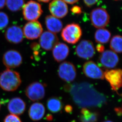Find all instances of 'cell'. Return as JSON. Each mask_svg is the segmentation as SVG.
<instances>
[{
  "mask_svg": "<svg viewBox=\"0 0 122 122\" xmlns=\"http://www.w3.org/2000/svg\"><path fill=\"white\" fill-rule=\"evenodd\" d=\"M39 2H50V1H51V0H37Z\"/></svg>",
  "mask_w": 122,
  "mask_h": 122,
  "instance_id": "cell-37",
  "label": "cell"
},
{
  "mask_svg": "<svg viewBox=\"0 0 122 122\" xmlns=\"http://www.w3.org/2000/svg\"><path fill=\"white\" fill-rule=\"evenodd\" d=\"M96 49H97V51L100 53L104 52L105 50V47L102 44H98L96 46Z\"/></svg>",
  "mask_w": 122,
  "mask_h": 122,
  "instance_id": "cell-31",
  "label": "cell"
},
{
  "mask_svg": "<svg viewBox=\"0 0 122 122\" xmlns=\"http://www.w3.org/2000/svg\"><path fill=\"white\" fill-rule=\"evenodd\" d=\"M114 111L115 113L119 116H121L122 115V109L121 107H115L114 109Z\"/></svg>",
  "mask_w": 122,
  "mask_h": 122,
  "instance_id": "cell-33",
  "label": "cell"
},
{
  "mask_svg": "<svg viewBox=\"0 0 122 122\" xmlns=\"http://www.w3.org/2000/svg\"><path fill=\"white\" fill-rule=\"evenodd\" d=\"M2 62L6 67L9 68H17L21 65L23 58L18 51L10 50L6 51L2 57Z\"/></svg>",
  "mask_w": 122,
  "mask_h": 122,
  "instance_id": "cell-11",
  "label": "cell"
},
{
  "mask_svg": "<svg viewBox=\"0 0 122 122\" xmlns=\"http://www.w3.org/2000/svg\"><path fill=\"white\" fill-rule=\"evenodd\" d=\"M90 20L94 27L97 29H101L108 25L110 20V16L105 9L98 8L91 11L90 14Z\"/></svg>",
  "mask_w": 122,
  "mask_h": 122,
  "instance_id": "cell-4",
  "label": "cell"
},
{
  "mask_svg": "<svg viewBox=\"0 0 122 122\" xmlns=\"http://www.w3.org/2000/svg\"><path fill=\"white\" fill-rule=\"evenodd\" d=\"M116 0V1H119V0Z\"/></svg>",
  "mask_w": 122,
  "mask_h": 122,
  "instance_id": "cell-40",
  "label": "cell"
},
{
  "mask_svg": "<svg viewBox=\"0 0 122 122\" xmlns=\"http://www.w3.org/2000/svg\"><path fill=\"white\" fill-rule=\"evenodd\" d=\"M69 48L66 44L58 43L53 49V56L57 62H61L66 59L69 53Z\"/></svg>",
  "mask_w": 122,
  "mask_h": 122,
  "instance_id": "cell-18",
  "label": "cell"
},
{
  "mask_svg": "<svg viewBox=\"0 0 122 122\" xmlns=\"http://www.w3.org/2000/svg\"><path fill=\"white\" fill-rule=\"evenodd\" d=\"M45 107L40 102H35L30 106L29 109V115L33 121H38L44 116L45 113Z\"/></svg>",
  "mask_w": 122,
  "mask_h": 122,
  "instance_id": "cell-19",
  "label": "cell"
},
{
  "mask_svg": "<svg viewBox=\"0 0 122 122\" xmlns=\"http://www.w3.org/2000/svg\"><path fill=\"white\" fill-rule=\"evenodd\" d=\"M122 76L121 69L107 70L104 72V78L108 82L112 90L117 92L122 87Z\"/></svg>",
  "mask_w": 122,
  "mask_h": 122,
  "instance_id": "cell-9",
  "label": "cell"
},
{
  "mask_svg": "<svg viewBox=\"0 0 122 122\" xmlns=\"http://www.w3.org/2000/svg\"><path fill=\"white\" fill-rule=\"evenodd\" d=\"M6 5V0H0V10L3 8Z\"/></svg>",
  "mask_w": 122,
  "mask_h": 122,
  "instance_id": "cell-35",
  "label": "cell"
},
{
  "mask_svg": "<svg viewBox=\"0 0 122 122\" xmlns=\"http://www.w3.org/2000/svg\"><path fill=\"white\" fill-rule=\"evenodd\" d=\"M122 38L117 35L113 36L111 40L110 47L112 51L116 53H121L122 51Z\"/></svg>",
  "mask_w": 122,
  "mask_h": 122,
  "instance_id": "cell-24",
  "label": "cell"
},
{
  "mask_svg": "<svg viewBox=\"0 0 122 122\" xmlns=\"http://www.w3.org/2000/svg\"><path fill=\"white\" fill-rule=\"evenodd\" d=\"M9 23V17L6 13L0 12V30L5 29Z\"/></svg>",
  "mask_w": 122,
  "mask_h": 122,
  "instance_id": "cell-26",
  "label": "cell"
},
{
  "mask_svg": "<svg viewBox=\"0 0 122 122\" xmlns=\"http://www.w3.org/2000/svg\"><path fill=\"white\" fill-rule=\"evenodd\" d=\"M65 109L66 112L68 113H70L72 112V107L71 105H67L65 107Z\"/></svg>",
  "mask_w": 122,
  "mask_h": 122,
  "instance_id": "cell-32",
  "label": "cell"
},
{
  "mask_svg": "<svg viewBox=\"0 0 122 122\" xmlns=\"http://www.w3.org/2000/svg\"><path fill=\"white\" fill-rule=\"evenodd\" d=\"M30 47L32 49V50L34 51H38V50H39L40 48V46L39 44H38L37 43L33 42L30 45Z\"/></svg>",
  "mask_w": 122,
  "mask_h": 122,
  "instance_id": "cell-30",
  "label": "cell"
},
{
  "mask_svg": "<svg viewBox=\"0 0 122 122\" xmlns=\"http://www.w3.org/2000/svg\"><path fill=\"white\" fill-rule=\"evenodd\" d=\"M49 9L52 15L57 18H62L67 15L68 7L62 0H53L50 3Z\"/></svg>",
  "mask_w": 122,
  "mask_h": 122,
  "instance_id": "cell-15",
  "label": "cell"
},
{
  "mask_svg": "<svg viewBox=\"0 0 122 122\" xmlns=\"http://www.w3.org/2000/svg\"><path fill=\"white\" fill-rule=\"evenodd\" d=\"M0 107H1V103H0Z\"/></svg>",
  "mask_w": 122,
  "mask_h": 122,
  "instance_id": "cell-39",
  "label": "cell"
},
{
  "mask_svg": "<svg viewBox=\"0 0 122 122\" xmlns=\"http://www.w3.org/2000/svg\"><path fill=\"white\" fill-rule=\"evenodd\" d=\"M77 56L84 59H89L95 54V49L92 41L89 40H83L76 48Z\"/></svg>",
  "mask_w": 122,
  "mask_h": 122,
  "instance_id": "cell-10",
  "label": "cell"
},
{
  "mask_svg": "<svg viewBox=\"0 0 122 122\" xmlns=\"http://www.w3.org/2000/svg\"><path fill=\"white\" fill-rule=\"evenodd\" d=\"M102 122H113V121H110V120H105L104 121H103Z\"/></svg>",
  "mask_w": 122,
  "mask_h": 122,
  "instance_id": "cell-38",
  "label": "cell"
},
{
  "mask_svg": "<svg viewBox=\"0 0 122 122\" xmlns=\"http://www.w3.org/2000/svg\"><path fill=\"white\" fill-rule=\"evenodd\" d=\"M8 109L11 114L20 115L23 114L26 108V103L20 97H14L10 100Z\"/></svg>",
  "mask_w": 122,
  "mask_h": 122,
  "instance_id": "cell-17",
  "label": "cell"
},
{
  "mask_svg": "<svg viewBox=\"0 0 122 122\" xmlns=\"http://www.w3.org/2000/svg\"><path fill=\"white\" fill-rule=\"evenodd\" d=\"M64 89L79 107H101L107 103L106 97L88 82L68 84L65 86Z\"/></svg>",
  "mask_w": 122,
  "mask_h": 122,
  "instance_id": "cell-1",
  "label": "cell"
},
{
  "mask_svg": "<svg viewBox=\"0 0 122 122\" xmlns=\"http://www.w3.org/2000/svg\"><path fill=\"white\" fill-rule=\"evenodd\" d=\"M58 73L61 80L68 83L74 81L77 76V71L75 66L68 61H65L60 64Z\"/></svg>",
  "mask_w": 122,
  "mask_h": 122,
  "instance_id": "cell-7",
  "label": "cell"
},
{
  "mask_svg": "<svg viewBox=\"0 0 122 122\" xmlns=\"http://www.w3.org/2000/svg\"><path fill=\"white\" fill-rule=\"evenodd\" d=\"M111 36V34L110 31L104 28L98 29L95 34V41L102 44L107 43L109 41Z\"/></svg>",
  "mask_w": 122,
  "mask_h": 122,
  "instance_id": "cell-23",
  "label": "cell"
},
{
  "mask_svg": "<svg viewBox=\"0 0 122 122\" xmlns=\"http://www.w3.org/2000/svg\"><path fill=\"white\" fill-rule=\"evenodd\" d=\"M59 43V38L55 34L50 31L42 32L40 36L39 45L43 50L51 51Z\"/></svg>",
  "mask_w": 122,
  "mask_h": 122,
  "instance_id": "cell-14",
  "label": "cell"
},
{
  "mask_svg": "<svg viewBox=\"0 0 122 122\" xmlns=\"http://www.w3.org/2000/svg\"><path fill=\"white\" fill-rule=\"evenodd\" d=\"M82 34L81 27L78 24L73 23L67 25L61 32L64 41L69 44H76L80 39Z\"/></svg>",
  "mask_w": 122,
  "mask_h": 122,
  "instance_id": "cell-3",
  "label": "cell"
},
{
  "mask_svg": "<svg viewBox=\"0 0 122 122\" xmlns=\"http://www.w3.org/2000/svg\"><path fill=\"white\" fill-rule=\"evenodd\" d=\"M71 11L72 13L77 14H80L82 12L81 7L78 6H73L71 9Z\"/></svg>",
  "mask_w": 122,
  "mask_h": 122,
  "instance_id": "cell-29",
  "label": "cell"
},
{
  "mask_svg": "<svg viewBox=\"0 0 122 122\" xmlns=\"http://www.w3.org/2000/svg\"><path fill=\"white\" fill-rule=\"evenodd\" d=\"M45 24L49 31L56 34L62 30L63 24L59 19L54 16L48 15L45 18Z\"/></svg>",
  "mask_w": 122,
  "mask_h": 122,
  "instance_id": "cell-20",
  "label": "cell"
},
{
  "mask_svg": "<svg viewBox=\"0 0 122 122\" xmlns=\"http://www.w3.org/2000/svg\"><path fill=\"white\" fill-rule=\"evenodd\" d=\"M26 95L32 101L43 99L46 94L45 85L40 82H34L27 86L25 91Z\"/></svg>",
  "mask_w": 122,
  "mask_h": 122,
  "instance_id": "cell-6",
  "label": "cell"
},
{
  "mask_svg": "<svg viewBox=\"0 0 122 122\" xmlns=\"http://www.w3.org/2000/svg\"><path fill=\"white\" fill-rule=\"evenodd\" d=\"M65 3L69 4L70 5H72L77 2L79 0H62Z\"/></svg>",
  "mask_w": 122,
  "mask_h": 122,
  "instance_id": "cell-34",
  "label": "cell"
},
{
  "mask_svg": "<svg viewBox=\"0 0 122 122\" xmlns=\"http://www.w3.org/2000/svg\"><path fill=\"white\" fill-rule=\"evenodd\" d=\"M63 106L61 99L57 97H52L49 98L47 102V109L51 112L54 113L61 112Z\"/></svg>",
  "mask_w": 122,
  "mask_h": 122,
  "instance_id": "cell-22",
  "label": "cell"
},
{
  "mask_svg": "<svg viewBox=\"0 0 122 122\" xmlns=\"http://www.w3.org/2000/svg\"><path fill=\"white\" fill-rule=\"evenodd\" d=\"M101 53L98 59L100 66L105 69H112L117 65L119 58L116 53L107 50Z\"/></svg>",
  "mask_w": 122,
  "mask_h": 122,
  "instance_id": "cell-8",
  "label": "cell"
},
{
  "mask_svg": "<svg viewBox=\"0 0 122 122\" xmlns=\"http://www.w3.org/2000/svg\"><path fill=\"white\" fill-rule=\"evenodd\" d=\"M7 8L12 12L20 10L25 5L24 0H6Z\"/></svg>",
  "mask_w": 122,
  "mask_h": 122,
  "instance_id": "cell-25",
  "label": "cell"
},
{
  "mask_svg": "<svg viewBox=\"0 0 122 122\" xmlns=\"http://www.w3.org/2000/svg\"><path fill=\"white\" fill-rule=\"evenodd\" d=\"M99 117L98 112L92 111L87 108H82L80 117L81 122H97Z\"/></svg>",
  "mask_w": 122,
  "mask_h": 122,
  "instance_id": "cell-21",
  "label": "cell"
},
{
  "mask_svg": "<svg viewBox=\"0 0 122 122\" xmlns=\"http://www.w3.org/2000/svg\"><path fill=\"white\" fill-rule=\"evenodd\" d=\"M5 37L6 41L10 43L20 44L23 41L24 38L23 31L19 26H11L6 30Z\"/></svg>",
  "mask_w": 122,
  "mask_h": 122,
  "instance_id": "cell-16",
  "label": "cell"
},
{
  "mask_svg": "<svg viewBox=\"0 0 122 122\" xmlns=\"http://www.w3.org/2000/svg\"><path fill=\"white\" fill-rule=\"evenodd\" d=\"M83 72L87 77L93 79L104 80V72L93 61H88L83 66Z\"/></svg>",
  "mask_w": 122,
  "mask_h": 122,
  "instance_id": "cell-13",
  "label": "cell"
},
{
  "mask_svg": "<svg viewBox=\"0 0 122 122\" xmlns=\"http://www.w3.org/2000/svg\"><path fill=\"white\" fill-rule=\"evenodd\" d=\"M4 122H22L17 115L9 114L6 115L4 119Z\"/></svg>",
  "mask_w": 122,
  "mask_h": 122,
  "instance_id": "cell-27",
  "label": "cell"
},
{
  "mask_svg": "<svg viewBox=\"0 0 122 122\" xmlns=\"http://www.w3.org/2000/svg\"><path fill=\"white\" fill-rule=\"evenodd\" d=\"M98 0H83V1L87 6L91 7L97 3Z\"/></svg>",
  "mask_w": 122,
  "mask_h": 122,
  "instance_id": "cell-28",
  "label": "cell"
},
{
  "mask_svg": "<svg viewBox=\"0 0 122 122\" xmlns=\"http://www.w3.org/2000/svg\"><path fill=\"white\" fill-rule=\"evenodd\" d=\"M21 83L20 74L17 71L7 69L0 74V86L7 92L15 91Z\"/></svg>",
  "mask_w": 122,
  "mask_h": 122,
  "instance_id": "cell-2",
  "label": "cell"
},
{
  "mask_svg": "<svg viewBox=\"0 0 122 122\" xmlns=\"http://www.w3.org/2000/svg\"><path fill=\"white\" fill-rule=\"evenodd\" d=\"M46 119L47 120V121H52V119H53V117H52V115H50V114H49L48 115L46 116Z\"/></svg>",
  "mask_w": 122,
  "mask_h": 122,
  "instance_id": "cell-36",
  "label": "cell"
},
{
  "mask_svg": "<svg viewBox=\"0 0 122 122\" xmlns=\"http://www.w3.org/2000/svg\"><path fill=\"white\" fill-rule=\"evenodd\" d=\"M22 8L23 17L27 21H36L42 14L41 4L32 0L28 1Z\"/></svg>",
  "mask_w": 122,
  "mask_h": 122,
  "instance_id": "cell-5",
  "label": "cell"
},
{
  "mask_svg": "<svg viewBox=\"0 0 122 122\" xmlns=\"http://www.w3.org/2000/svg\"><path fill=\"white\" fill-rule=\"evenodd\" d=\"M42 32V27L38 21L28 22L23 27V35L28 39H36L40 37Z\"/></svg>",
  "mask_w": 122,
  "mask_h": 122,
  "instance_id": "cell-12",
  "label": "cell"
}]
</instances>
